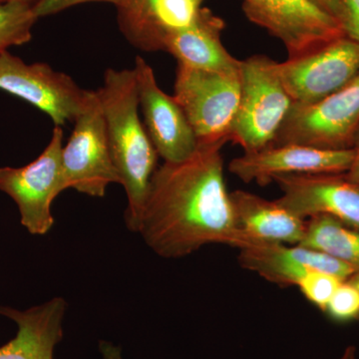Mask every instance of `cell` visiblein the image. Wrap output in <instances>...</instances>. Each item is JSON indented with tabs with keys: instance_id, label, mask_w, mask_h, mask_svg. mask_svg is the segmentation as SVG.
Returning <instances> with one entry per match:
<instances>
[{
	"instance_id": "1",
	"label": "cell",
	"mask_w": 359,
	"mask_h": 359,
	"mask_svg": "<svg viewBox=\"0 0 359 359\" xmlns=\"http://www.w3.org/2000/svg\"><path fill=\"white\" fill-rule=\"evenodd\" d=\"M224 146H198L190 158L156 169L137 233L158 256L179 259L204 245L240 249L231 193L224 181Z\"/></svg>"
},
{
	"instance_id": "2",
	"label": "cell",
	"mask_w": 359,
	"mask_h": 359,
	"mask_svg": "<svg viewBox=\"0 0 359 359\" xmlns=\"http://www.w3.org/2000/svg\"><path fill=\"white\" fill-rule=\"evenodd\" d=\"M96 92L105 120L111 156L127 196L125 222L130 231L137 233L149 184L157 169L158 153L139 115L133 68L108 69L102 86Z\"/></svg>"
},
{
	"instance_id": "3",
	"label": "cell",
	"mask_w": 359,
	"mask_h": 359,
	"mask_svg": "<svg viewBox=\"0 0 359 359\" xmlns=\"http://www.w3.org/2000/svg\"><path fill=\"white\" fill-rule=\"evenodd\" d=\"M241 98L231 140L245 153L273 145L294 101L285 88L278 62L266 55L241 60Z\"/></svg>"
},
{
	"instance_id": "4",
	"label": "cell",
	"mask_w": 359,
	"mask_h": 359,
	"mask_svg": "<svg viewBox=\"0 0 359 359\" xmlns=\"http://www.w3.org/2000/svg\"><path fill=\"white\" fill-rule=\"evenodd\" d=\"M173 96L185 112L198 146L231 142L240 104V70L218 72L178 63Z\"/></svg>"
},
{
	"instance_id": "5",
	"label": "cell",
	"mask_w": 359,
	"mask_h": 359,
	"mask_svg": "<svg viewBox=\"0 0 359 359\" xmlns=\"http://www.w3.org/2000/svg\"><path fill=\"white\" fill-rule=\"evenodd\" d=\"M74 129L61 152V192L74 189L90 197L102 198L110 184H120L105 120L96 91L74 120Z\"/></svg>"
},
{
	"instance_id": "6",
	"label": "cell",
	"mask_w": 359,
	"mask_h": 359,
	"mask_svg": "<svg viewBox=\"0 0 359 359\" xmlns=\"http://www.w3.org/2000/svg\"><path fill=\"white\" fill-rule=\"evenodd\" d=\"M359 132V73L332 95L309 105L294 104L273 145L299 144L330 150L355 145Z\"/></svg>"
},
{
	"instance_id": "7",
	"label": "cell",
	"mask_w": 359,
	"mask_h": 359,
	"mask_svg": "<svg viewBox=\"0 0 359 359\" xmlns=\"http://www.w3.org/2000/svg\"><path fill=\"white\" fill-rule=\"evenodd\" d=\"M62 127H54L48 145L30 164L0 168V191L18 205L21 224L32 235H46L54 224L52 202L61 192Z\"/></svg>"
},
{
	"instance_id": "8",
	"label": "cell",
	"mask_w": 359,
	"mask_h": 359,
	"mask_svg": "<svg viewBox=\"0 0 359 359\" xmlns=\"http://www.w3.org/2000/svg\"><path fill=\"white\" fill-rule=\"evenodd\" d=\"M0 90L39 108L60 127L74 122L91 93L46 63L28 65L8 51L0 54Z\"/></svg>"
},
{
	"instance_id": "9",
	"label": "cell",
	"mask_w": 359,
	"mask_h": 359,
	"mask_svg": "<svg viewBox=\"0 0 359 359\" xmlns=\"http://www.w3.org/2000/svg\"><path fill=\"white\" fill-rule=\"evenodd\" d=\"M245 15L280 40L289 57L306 55L344 36L339 20L313 0H243Z\"/></svg>"
},
{
	"instance_id": "10",
	"label": "cell",
	"mask_w": 359,
	"mask_h": 359,
	"mask_svg": "<svg viewBox=\"0 0 359 359\" xmlns=\"http://www.w3.org/2000/svg\"><path fill=\"white\" fill-rule=\"evenodd\" d=\"M278 69L294 104L316 103L358 74L359 44L344 35L306 55L278 62Z\"/></svg>"
},
{
	"instance_id": "11",
	"label": "cell",
	"mask_w": 359,
	"mask_h": 359,
	"mask_svg": "<svg viewBox=\"0 0 359 359\" xmlns=\"http://www.w3.org/2000/svg\"><path fill=\"white\" fill-rule=\"evenodd\" d=\"M133 69L144 125L158 155L168 163L188 159L197 151L198 141L185 112L174 96L160 88L145 59L136 57Z\"/></svg>"
},
{
	"instance_id": "12",
	"label": "cell",
	"mask_w": 359,
	"mask_h": 359,
	"mask_svg": "<svg viewBox=\"0 0 359 359\" xmlns=\"http://www.w3.org/2000/svg\"><path fill=\"white\" fill-rule=\"evenodd\" d=\"M354 148L330 150L285 144L273 145L235 158L229 171L245 183L266 186L276 177L304 174H346L354 160Z\"/></svg>"
},
{
	"instance_id": "13",
	"label": "cell",
	"mask_w": 359,
	"mask_h": 359,
	"mask_svg": "<svg viewBox=\"0 0 359 359\" xmlns=\"http://www.w3.org/2000/svg\"><path fill=\"white\" fill-rule=\"evenodd\" d=\"M282 191L276 202L302 219L330 216L359 230V184L344 174H304L276 177Z\"/></svg>"
},
{
	"instance_id": "14",
	"label": "cell",
	"mask_w": 359,
	"mask_h": 359,
	"mask_svg": "<svg viewBox=\"0 0 359 359\" xmlns=\"http://www.w3.org/2000/svg\"><path fill=\"white\" fill-rule=\"evenodd\" d=\"M205 0H125L117 7L125 39L143 51H164L170 37L197 20Z\"/></svg>"
},
{
	"instance_id": "15",
	"label": "cell",
	"mask_w": 359,
	"mask_h": 359,
	"mask_svg": "<svg viewBox=\"0 0 359 359\" xmlns=\"http://www.w3.org/2000/svg\"><path fill=\"white\" fill-rule=\"evenodd\" d=\"M243 269L280 287L297 285L311 271H323L344 280L355 273L351 266L302 245L261 244L240 250Z\"/></svg>"
},
{
	"instance_id": "16",
	"label": "cell",
	"mask_w": 359,
	"mask_h": 359,
	"mask_svg": "<svg viewBox=\"0 0 359 359\" xmlns=\"http://www.w3.org/2000/svg\"><path fill=\"white\" fill-rule=\"evenodd\" d=\"M231 199L241 238L238 250L261 244H301L306 219L295 216L276 200L243 190L231 193Z\"/></svg>"
},
{
	"instance_id": "17",
	"label": "cell",
	"mask_w": 359,
	"mask_h": 359,
	"mask_svg": "<svg viewBox=\"0 0 359 359\" xmlns=\"http://www.w3.org/2000/svg\"><path fill=\"white\" fill-rule=\"evenodd\" d=\"M67 302L62 297L20 311L0 306V314L18 325L15 337L0 347V359H53L63 339Z\"/></svg>"
},
{
	"instance_id": "18",
	"label": "cell",
	"mask_w": 359,
	"mask_h": 359,
	"mask_svg": "<svg viewBox=\"0 0 359 359\" xmlns=\"http://www.w3.org/2000/svg\"><path fill=\"white\" fill-rule=\"evenodd\" d=\"M224 22L210 9L203 7L192 25L170 37L164 51L180 65L198 69L236 72L241 60L229 53L221 41Z\"/></svg>"
},
{
	"instance_id": "19",
	"label": "cell",
	"mask_w": 359,
	"mask_h": 359,
	"mask_svg": "<svg viewBox=\"0 0 359 359\" xmlns=\"http://www.w3.org/2000/svg\"><path fill=\"white\" fill-rule=\"evenodd\" d=\"M318 250L359 273V230L330 216L306 219L301 244Z\"/></svg>"
},
{
	"instance_id": "20",
	"label": "cell",
	"mask_w": 359,
	"mask_h": 359,
	"mask_svg": "<svg viewBox=\"0 0 359 359\" xmlns=\"http://www.w3.org/2000/svg\"><path fill=\"white\" fill-rule=\"evenodd\" d=\"M34 2L9 1L0 4V54L9 47L20 46L32 39V28L39 20Z\"/></svg>"
},
{
	"instance_id": "21",
	"label": "cell",
	"mask_w": 359,
	"mask_h": 359,
	"mask_svg": "<svg viewBox=\"0 0 359 359\" xmlns=\"http://www.w3.org/2000/svg\"><path fill=\"white\" fill-rule=\"evenodd\" d=\"M342 282V278L327 271H311L302 278L297 287L304 297L323 313Z\"/></svg>"
},
{
	"instance_id": "22",
	"label": "cell",
	"mask_w": 359,
	"mask_h": 359,
	"mask_svg": "<svg viewBox=\"0 0 359 359\" xmlns=\"http://www.w3.org/2000/svg\"><path fill=\"white\" fill-rule=\"evenodd\" d=\"M323 313L339 323L359 320V289L344 280L335 290Z\"/></svg>"
},
{
	"instance_id": "23",
	"label": "cell",
	"mask_w": 359,
	"mask_h": 359,
	"mask_svg": "<svg viewBox=\"0 0 359 359\" xmlns=\"http://www.w3.org/2000/svg\"><path fill=\"white\" fill-rule=\"evenodd\" d=\"M125 0H36L33 4V9L39 20L45 16L57 14L65 9L86 2H108L116 7L121 6Z\"/></svg>"
},
{
	"instance_id": "24",
	"label": "cell",
	"mask_w": 359,
	"mask_h": 359,
	"mask_svg": "<svg viewBox=\"0 0 359 359\" xmlns=\"http://www.w3.org/2000/svg\"><path fill=\"white\" fill-rule=\"evenodd\" d=\"M344 35L359 44V0H341Z\"/></svg>"
},
{
	"instance_id": "25",
	"label": "cell",
	"mask_w": 359,
	"mask_h": 359,
	"mask_svg": "<svg viewBox=\"0 0 359 359\" xmlns=\"http://www.w3.org/2000/svg\"><path fill=\"white\" fill-rule=\"evenodd\" d=\"M314 4H318L323 11H327L330 15L334 16L335 20H339L341 25L342 20V1L341 0H313Z\"/></svg>"
},
{
	"instance_id": "26",
	"label": "cell",
	"mask_w": 359,
	"mask_h": 359,
	"mask_svg": "<svg viewBox=\"0 0 359 359\" xmlns=\"http://www.w3.org/2000/svg\"><path fill=\"white\" fill-rule=\"evenodd\" d=\"M100 359H123L121 347L109 341H100L99 344Z\"/></svg>"
},
{
	"instance_id": "27",
	"label": "cell",
	"mask_w": 359,
	"mask_h": 359,
	"mask_svg": "<svg viewBox=\"0 0 359 359\" xmlns=\"http://www.w3.org/2000/svg\"><path fill=\"white\" fill-rule=\"evenodd\" d=\"M354 160L351 169L346 172V177L353 183L359 184V132L356 137L355 145H354Z\"/></svg>"
},
{
	"instance_id": "28",
	"label": "cell",
	"mask_w": 359,
	"mask_h": 359,
	"mask_svg": "<svg viewBox=\"0 0 359 359\" xmlns=\"http://www.w3.org/2000/svg\"><path fill=\"white\" fill-rule=\"evenodd\" d=\"M339 359H356V348L354 346H347Z\"/></svg>"
},
{
	"instance_id": "29",
	"label": "cell",
	"mask_w": 359,
	"mask_h": 359,
	"mask_svg": "<svg viewBox=\"0 0 359 359\" xmlns=\"http://www.w3.org/2000/svg\"><path fill=\"white\" fill-rule=\"evenodd\" d=\"M346 280H348L349 283H353V285H355V287L359 289V273H354L351 278H347Z\"/></svg>"
},
{
	"instance_id": "30",
	"label": "cell",
	"mask_w": 359,
	"mask_h": 359,
	"mask_svg": "<svg viewBox=\"0 0 359 359\" xmlns=\"http://www.w3.org/2000/svg\"><path fill=\"white\" fill-rule=\"evenodd\" d=\"M9 1H30V2H35L36 0H0V4H4V2H9Z\"/></svg>"
}]
</instances>
